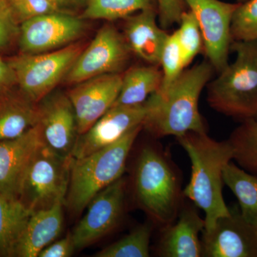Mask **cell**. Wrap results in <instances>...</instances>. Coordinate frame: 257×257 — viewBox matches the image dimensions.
<instances>
[{"label":"cell","mask_w":257,"mask_h":257,"mask_svg":"<svg viewBox=\"0 0 257 257\" xmlns=\"http://www.w3.org/2000/svg\"><path fill=\"white\" fill-rule=\"evenodd\" d=\"M209 62L186 69L165 93L155 92L144 103L143 128L155 139L182 136L189 132L207 133L199 100L214 72Z\"/></svg>","instance_id":"1"},{"label":"cell","mask_w":257,"mask_h":257,"mask_svg":"<svg viewBox=\"0 0 257 257\" xmlns=\"http://www.w3.org/2000/svg\"><path fill=\"white\" fill-rule=\"evenodd\" d=\"M187 152L192 165L184 197L204 213V229L209 231L221 216L230 214L223 196V170L233 160V149L229 140L217 141L207 133L189 132L177 138Z\"/></svg>","instance_id":"2"},{"label":"cell","mask_w":257,"mask_h":257,"mask_svg":"<svg viewBox=\"0 0 257 257\" xmlns=\"http://www.w3.org/2000/svg\"><path fill=\"white\" fill-rule=\"evenodd\" d=\"M134 193L150 221L161 229L177 219L184 204L182 177L162 145L140 150L133 177Z\"/></svg>","instance_id":"3"},{"label":"cell","mask_w":257,"mask_h":257,"mask_svg":"<svg viewBox=\"0 0 257 257\" xmlns=\"http://www.w3.org/2000/svg\"><path fill=\"white\" fill-rule=\"evenodd\" d=\"M231 50L236 59L208 83V103L234 119H257V40L233 41Z\"/></svg>","instance_id":"4"},{"label":"cell","mask_w":257,"mask_h":257,"mask_svg":"<svg viewBox=\"0 0 257 257\" xmlns=\"http://www.w3.org/2000/svg\"><path fill=\"white\" fill-rule=\"evenodd\" d=\"M143 126H139L109 146L80 159H72L64 205L73 215L82 213L96 194L121 178L134 144Z\"/></svg>","instance_id":"5"},{"label":"cell","mask_w":257,"mask_h":257,"mask_svg":"<svg viewBox=\"0 0 257 257\" xmlns=\"http://www.w3.org/2000/svg\"><path fill=\"white\" fill-rule=\"evenodd\" d=\"M84 48L82 44L74 42L44 53H21L8 62L14 71L20 92L37 104L65 78Z\"/></svg>","instance_id":"6"},{"label":"cell","mask_w":257,"mask_h":257,"mask_svg":"<svg viewBox=\"0 0 257 257\" xmlns=\"http://www.w3.org/2000/svg\"><path fill=\"white\" fill-rule=\"evenodd\" d=\"M71 163L72 157L61 156L44 143L37 149L24 175L18 196L32 214L65 200Z\"/></svg>","instance_id":"7"},{"label":"cell","mask_w":257,"mask_h":257,"mask_svg":"<svg viewBox=\"0 0 257 257\" xmlns=\"http://www.w3.org/2000/svg\"><path fill=\"white\" fill-rule=\"evenodd\" d=\"M130 53L124 36L113 25L106 24L81 52L64 82L74 85L102 74L120 73L127 63Z\"/></svg>","instance_id":"8"},{"label":"cell","mask_w":257,"mask_h":257,"mask_svg":"<svg viewBox=\"0 0 257 257\" xmlns=\"http://www.w3.org/2000/svg\"><path fill=\"white\" fill-rule=\"evenodd\" d=\"M194 13L202 32L208 62L220 72L229 64L232 43L231 25L233 15L240 3L219 0H184Z\"/></svg>","instance_id":"9"},{"label":"cell","mask_w":257,"mask_h":257,"mask_svg":"<svg viewBox=\"0 0 257 257\" xmlns=\"http://www.w3.org/2000/svg\"><path fill=\"white\" fill-rule=\"evenodd\" d=\"M126 191V180L121 177L93 198L85 215L71 233L76 250L91 246L118 226L124 213Z\"/></svg>","instance_id":"10"},{"label":"cell","mask_w":257,"mask_h":257,"mask_svg":"<svg viewBox=\"0 0 257 257\" xmlns=\"http://www.w3.org/2000/svg\"><path fill=\"white\" fill-rule=\"evenodd\" d=\"M85 30L80 17L65 13L43 15L20 26L22 54H40L58 50L76 42Z\"/></svg>","instance_id":"11"},{"label":"cell","mask_w":257,"mask_h":257,"mask_svg":"<svg viewBox=\"0 0 257 257\" xmlns=\"http://www.w3.org/2000/svg\"><path fill=\"white\" fill-rule=\"evenodd\" d=\"M202 234V256L257 257V227L243 219L237 207Z\"/></svg>","instance_id":"12"},{"label":"cell","mask_w":257,"mask_h":257,"mask_svg":"<svg viewBox=\"0 0 257 257\" xmlns=\"http://www.w3.org/2000/svg\"><path fill=\"white\" fill-rule=\"evenodd\" d=\"M42 142L52 151L72 157L78 133L73 106L68 95L54 90L38 103Z\"/></svg>","instance_id":"13"},{"label":"cell","mask_w":257,"mask_h":257,"mask_svg":"<svg viewBox=\"0 0 257 257\" xmlns=\"http://www.w3.org/2000/svg\"><path fill=\"white\" fill-rule=\"evenodd\" d=\"M145 104L112 106L86 133L77 137L72 159H80L119 141L133 130L143 126Z\"/></svg>","instance_id":"14"},{"label":"cell","mask_w":257,"mask_h":257,"mask_svg":"<svg viewBox=\"0 0 257 257\" xmlns=\"http://www.w3.org/2000/svg\"><path fill=\"white\" fill-rule=\"evenodd\" d=\"M122 74H106L74 84L67 93L75 112L77 133L82 135L114 104Z\"/></svg>","instance_id":"15"},{"label":"cell","mask_w":257,"mask_h":257,"mask_svg":"<svg viewBox=\"0 0 257 257\" xmlns=\"http://www.w3.org/2000/svg\"><path fill=\"white\" fill-rule=\"evenodd\" d=\"M42 143L39 123L18 138L0 141V193L18 198L27 168Z\"/></svg>","instance_id":"16"},{"label":"cell","mask_w":257,"mask_h":257,"mask_svg":"<svg viewBox=\"0 0 257 257\" xmlns=\"http://www.w3.org/2000/svg\"><path fill=\"white\" fill-rule=\"evenodd\" d=\"M177 220L162 229L157 252L163 257H201L202 241L199 234L204 229V219L196 208L184 204Z\"/></svg>","instance_id":"17"},{"label":"cell","mask_w":257,"mask_h":257,"mask_svg":"<svg viewBox=\"0 0 257 257\" xmlns=\"http://www.w3.org/2000/svg\"><path fill=\"white\" fill-rule=\"evenodd\" d=\"M157 9L143 10L126 18L124 37L130 52L152 65H159L170 35L157 23Z\"/></svg>","instance_id":"18"},{"label":"cell","mask_w":257,"mask_h":257,"mask_svg":"<svg viewBox=\"0 0 257 257\" xmlns=\"http://www.w3.org/2000/svg\"><path fill=\"white\" fill-rule=\"evenodd\" d=\"M60 200L47 209L32 213L15 248L14 256L38 257L54 242L63 229V207Z\"/></svg>","instance_id":"19"},{"label":"cell","mask_w":257,"mask_h":257,"mask_svg":"<svg viewBox=\"0 0 257 257\" xmlns=\"http://www.w3.org/2000/svg\"><path fill=\"white\" fill-rule=\"evenodd\" d=\"M39 122L38 103L11 91L0 94V141L22 136Z\"/></svg>","instance_id":"20"},{"label":"cell","mask_w":257,"mask_h":257,"mask_svg":"<svg viewBox=\"0 0 257 257\" xmlns=\"http://www.w3.org/2000/svg\"><path fill=\"white\" fill-rule=\"evenodd\" d=\"M162 70L158 65L136 66L122 75V83L117 99L113 106L143 104L149 96L161 87Z\"/></svg>","instance_id":"21"},{"label":"cell","mask_w":257,"mask_h":257,"mask_svg":"<svg viewBox=\"0 0 257 257\" xmlns=\"http://www.w3.org/2000/svg\"><path fill=\"white\" fill-rule=\"evenodd\" d=\"M31 214L18 198L0 193V256H14Z\"/></svg>","instance_id":"22"},{"label":"cell","mask_w":257,"mask_h":257,"mask_svg":"<svg viewBox=\"0 0 257 257\" xmlns=\"http://www.w3.org/2000/svg\"><path fill=\"white\" fill-rule=\"evenodd\" d=\"M223 180L238 199L243 219L257 227V175L231 161L223 170Z\"/></svg>","instance_id":"23"},{"label":"cell","mask_w":257,"mask_h":257,"mask_svg":"<svg viewBox=\"0 0 257 257\" xmlns=\"http://www.w3.org/2000/svg\"><path fill=\"white\" fill-rule=\"evenodd\" d=\"M157 7V0H87L80 18L113 21Z\"/></svg>","instance_id":"24"},{"label":"cell","mask_w":257,"mask_h":257,"mask_svg":"<svg viewBox=\"0 0 257 257\" xmlns=\"http://www.w3.org/2000/svg\"><path fill=\"white\" fill-rule=\"evenodd\" d=\"M228 140L232 147L233 160L241 168L257 175V119L241 121Z\"/></svg>","instance_id":"25"},{"label":"cell","mask_w":257,"mask_h":257,"mask_svg":"<svg viewBox=\"0 0 257 257\" xmlns=\"http://www.w3.org/2000/svg\"><path fill=\"white\" fill-rule=\"evenodd\" d=\"M153 223L138 226L131 232L95 253L96 257H148Z\"/></svg>","instance_id":"26"},{"label":"cell","mask_w":257,"mask_h":257,"mask_svg":"<svg viewBox=\"0 0 257 257\" xmlns=\"http://www.w3.org/2000/svg\"><path fill=\"white\" fill-rule=\"evenodd\" d=\"M179 24L180 26L176 32L186 67L200 52L204 44L199 24L191 10L182 13Z\"/></svg>","instance_id":"27"},{"label":"cell","mask_w":257,"mask_h":257,"mask_svg":"<svg viewBox=\"0 0 257 257\" xmlns=\"http://www.w3.org/2000/svg\"><path fill=\"white\" fill-rule=\"evenodd\" d=\"M160 64L162 66V80L161 87L157 92L165 93L172 87L185 68L177 32H174L167 39L161 56Z\"/></svg>","instance_id":"28"},{"label":"cell","mask_w":257,"mask_h":257,"mask_svg":"<svg viewBox=\"0 0 257 257\" xmlns=\"http://www.w3.org/2000/svg\"><path fill=\"white\" fill-rule=\"evenodd\" d=\"M232 41L257 40V0L240 3L231 25Z\"/></svg>","instance_id":"29"},{"label":"cell","mask_w":257,"mask_h":257,"mask_svg":"<svg viewBox=\"0 0 257 257\" xmlns=\"http://www.w3.org/2000/svg\"><path fill=\"white\" fill-rule=\"evenodd\" d=\"M15 21L21 25L32 18L54 13H62L50 0H6Z\"/></svg>","instance_id":"30"},{"label":"cell","mask_w":257,"mask_h":257,"mask_svg":"<svg viewBox=\"0 0 257 257\" xmlns=\"http://www.w3.org/2000/svg\"><path fill=\"white\" fill-rule=\"evenodd\" d=\"M20 34V25L15 21L6 0H0V49L9 46Z\"/></svg>","instance_id":"31"},{"label":"cell","mask_w":257,"mask_h":257,"mask_svg":"<svg viewBox=\"0 0 257 257\" xmlns=\"http://www.w3.org/2000/svg\"><path fill=\"white\" fill-rule=\"evenodd\" d=\"M184 0H157L161 28L165 30L179 23L184 12Z\"/></svg>","instance_id":"32"},{"label":"cell","mask_w":257,"mask_h":257,"mask_svg":"<svg viewBox=\"0 0 257 257\" xmlns=\"http://www.w3.org/2000/svg\"><path fill=\"white\" fill-rule=\"evenodd\" d=\"M75 250L70 233L63 239L50 243L42 250L38 257H69Z\"/></svg>","instance_id":"33"},{"label":"cell","mask_w":257,"mask_h":257,"mask_svg":"<svg viewBox=\"0 0 257 257\" xmlns=\"http://www.w3.org/2000/svg\"><path fill=\"white\" fill-rule=\"evenodd\" d=\"M15 84L17 82L14 71L8 61L0 57V94L10 92Z\"/></svg>","instance_id":"34"},{"label":"cell","mask_w":257,"mask_h":257,"mask_svg":"<svg viewBox=\"0 0 257 257\" xmlns=\"http://www.w3.org/2000/svg\"><path fill=\"white\" fill-rule=\"evenodd\" d=\"M62 13L73 14V12L85 8L87 0H50Z\"/></svg>","instance_id":"35"}]
</instances>
